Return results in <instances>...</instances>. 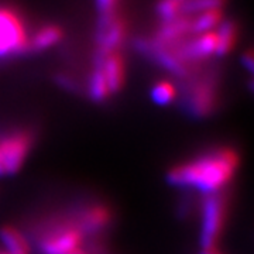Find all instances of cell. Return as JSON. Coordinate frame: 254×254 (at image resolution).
<instances>
[{"label":"cell","instance_id":"1","mask_svg":"<svg viewBox=\"0 0 254 254\" xmlns=\"http://www.w3.org/2000/svg\"><path fill=\"white\" fill-rule=\"evenodd\" d=\"M239 157L232 148H219L193 161L177 165L168 174V181L178 187H190L213 193L232 180Z\"/></svg>","mask_w":254,"mask_h":254},{"label":"cell","instance_id":"2","mask_svg":"<svg viewBox=\"0 0 254 254\" xmlns=\"http://www.w3.org/2000/svg\"><path fill=\"white\" fill-rule=\"evenodd\" d=\"M30 48L27 33L14 11L0 7V58L23 53Z\"/></svg>","mask_w":254,"mask_h":254},{"label":"cell","instance_id":"3","mask_svg":"<svg viewBox=\"0 0 254 254\" xmlns=\"http://www.w3.org/2000/svg\"><path fill=\"white\" fill-rule=\"evenodd\" d=\"M33 137L26 130L9 133L0 138V175H11L24 163Z\"/></svg>","mask_w":254,"mask_h":254},{"label":"cell","instance_id":"4","mask_svg":"<svg viewBox=\"0 0 254 254\" xmlns=\"http://www.w3.org/2000/svg\"><path fill=\"white\" fill-rule=\"evenodd\" d=\"M225 220V200L219 195H210L203 205V222L200 242L203 250L213 249Z\"/></svg>","mask_w":254,"mask_h":254},{"label":"cell","instance_id":"5","mask_svg":"<svg viewBox=\"0 0 254 254\" xmlns=\"http://www.w3.org/2000/svg\"><path fill=\"white\" fill-rule=\"evenodd\" d=\"M83 233L78 226L63 225L51 229L41 239L43 254H66L78 249L82 243Z\"/></svg>","mask_w":254,"mask_h":254},{"label":"cell","instance_id":"6","mask_svg":"<svg viewBox=\"0 0 254 254\" xmlns=\"http://www.w3.org/2000/svg\"><path fill=\"white\" fill-rule=\"evenodd\" d=\"M216 105V82L205 78L190 88L187 98V108L193 116H208Z\"/></svg>","mask_w":254,"mask_h":254},{"label":"cell","instance_id":"7","mask_svg":"<svg viewBox=\"0 0 254 254\" xmlns=\"http://www.w3.org/2000/svg\"><path fill=\"white\" fill-rule=\"evenodd\" d=\"M125 37V26L113 16L100 18L99 24V54L115 53Z\"/></svg>","mask_w":254,"mask_h":254},{"label":"cell","instance_id":"8","mask_svg":"<svg viewBox=\"0 0 254 254\" xmlns=\"http://www.w3.org/2000/svg\"><path fill=\"white\" fill-rule=\"evenodd\" d=\"M112 220L110 210L103 205L95 203L88 205L78 212L76 226L81 229L82 233H98L109 225Z\"/></svg>","mask_w":254,"mask_h":254},{"label":"cell","instance_id":"9","mask_svg":"<svg viewBox=\"0 0 254 254\" xmlns=\"http://www.w3.org/2000/svg\"><path fill=\"white\" fill-rule=\"evenodd\" d=\"M96 65L103 72V76L106 79L110 93L118 92L122 88L123 79H125V66H123L122 57L116 51L110 53V54H99L98 53Z\"/></svg>","mask_w":254,"mask_h":254},{"label":"cell","instance_id":"10","mask_svg":"<svg viewBox=\"0 0 254 254\" xmlns=\"http://www.w3.org/2000/svg\"><path fill=\"white\" fill-rule=\"evenodd\" d=\"M216 33H205L199 34L196 40H192L188 44L181 47L177 57L184 61H195V60H203L213 53H216Z\"/></svg>","mask_w":254,"mask_h":254},{"label":"cell","instance_id":"11","mask_svg":"<svg viewBox=\"0 0 254 254\" xmlns=\"http://www.w3.org/2000/svg\"><path fill=\"white\" fill-rule=\"evenodd\" d=\"M188 30H190V21L187 18L177 17L171 21H167V24L161 28V31L157 36L155 46L165 47L167 44L173 43L174 40H178Z\"/></svg>","mask_w":254,"mask_h":254},{"label":"cell","instance_id":"12","mask_svg":"<svg viewBox=\"0 0 254 254\" xmlns=\"http://www.w3.org/2000/svg\"><path fill=\"white\" fill-rule=\"evenodd\" d=\"M0 237L7 247V254H28V245L26 239L14 227L6 226L0 230Z\"/></svg>","mask_w":254,"mask_h":254},{"label":"cell","instance_id":"13","mask_svg":"<svg viewBox=\"0 0 254 254\" xmlns=\"http://www.w3.org/2000/svg\"><path fill=\"white\" fill-rule=\"evenodd\" d=\"M63 36L61 30L57 26H47L43 27L41 30L37 31V34L33 37L31 43H30V48L33 50H46L48 47L54 46L60 41V38Z\"/></svg>","mask_w":254,"mask_h":254},{"label":"cell","instance_id":"14","mask_svg":"<svg viewBox=\"0 0 254 254\" xmlns=\"http://www.w3.org/2000/svg\"><path fill=\"white\" fill-rule=\"evenodd\" d=\"M154 57L158 63L163 66H165L168 71L177 73V75H185L187 73V66L182 63L181 60L175 55V53H171L168 50H165L164 47L154 46Z\"/></svg>","mask_w":254,"mask_h":254},{"label":"cell","instance_id":"15","mask_svg":"<svg viewBox=\"0 0 254 254\" xmlns=\"http://www.w3.org/2000/svg\"><path fill=\"white\" fill-rule=\"evenodd\" d=\"M216 54L225 55L230 51L236 41V26L232 21H225L220 24L219 31L216 33Z\"/></svg>","mask_w":254,"mask_h":254},{"label":"cell","instance_id":"16","mask_svg":"<svg viewBox=\"0 0 254 254\" xmlns=\"http://www.w3.org/2000/svg\"><path fill=\"white\" fill-rule=\"evenodd\" d=\"M220 21V11L219 10H208L200 13L199 17L195 21H190V31L198 33V34H205L209 33V30L216 27Z\"/></svg>","mask_w":254,"mask_h":254},{"label":"cell","instance_id":"17","mask_svg":"<svg viewBox=\"0 0 254 254\" xmlns=\"http://www.w3.org/2000/svg\"><path fill=\"white\" fill-rule=\"evenodd\" d=\"M89 91H91V96L93 98V100H96V102H102L110 95L106 79H105L103 72L98 65H96V69L92 73Z\"/></svg>","mask_w":254,"mask_h":254},{"label":"cell","instance_id":"18","mask_svg":"<svg viewBox=\"0 0 254 254\" xmlns=\"http://www.w3.org/2000/svg\"><path fill=\"white\" fill-rule=\"evenodd\" d=\"M223 0H188L184 3L181 11L184 13H203L208 10H219Z\"/></svg>","mask_w":254,"mask_h":254},{"label":"cell","instance_id":"19","mask_svg":"<svg viewBox=\"0 0 254 254\" xmlns=\"http://www.w3.org/2000/svg\"><path fill=\"white\" fill-rule=\"evenodd\" d=\"M175 98V88L170 82H158L153 89V99L158 105H168Z\"/></svg>","mask_w":254,"mask_h":254},{"label":"cell","instance_id":"20","mask_svg":"<svg viewBox=\"0 0 254 254\" xmlns=\"http://www.w3.org/2000/svg\"><path fill=\"white\" fill-rule=\"evenodd\" d=\"M98 9H99L102 17L113 16V9L118 3V0H96Z\"/></svg>","mask_w":254,"mask_h":254},{"label":"cell","instance_id":"21","mask_svg":"<svg viewBox=\"0 0 254 254\" xmlns=\"http://www.w3.org/2000/svg\"><path fill=\"white\" fill-rule=\"evenodd\" d=\"M245 63L246 66L249 68V71H252L253 69V55H252V53H247V55L245 57Z\"/></svg>","mask_w":254,"mask_h":254},{"label":"cell","instance_id":"22","mask_svg":"<svg viewBox=\"0 0 254 254\" xmlns=\"http://www.w3.org/2000/svg\"><path fill=\"white\" fill-rule=\"evenodd\" d=\"M66 254H92L91 252H88V250H83L81 247H78V249H75L72 252H69V253Z\"/></svg>","mask_w":254,"mask_h":254},{"label":"cell","instance_id":"23","mask_svg":"<svg viewBox=\"0 0 254 254\" xmlns=\"http://www.w3.org/2000/svg\"><path fill=\"white\" fill-rule=\"evenodd\" d=\"M202 254H219L218 252H215V249H208V250H203Z\"/></svg>","mask_w":254,"mask_h":254},{"label":"cell","instance_id":"24","mask_svg":"<svg viewBox=\"0 0 254 254\" xmlns=\"http://www.w3.org/2000/svg\"><path fill=\"white\" fill-rule=\"evenodd\" d=\"M175 1H177L178 4H181V7H182V4H184V3H187L188 0H175Z\"/></svg>","mask_w":254,"mask_h":254},{"label":"cell","instance_id":"25","mask_svg":"<svg viewBox=\"0 0 254 254\" xmlns=\"http://www.w3.org/2000/svg\"><path fill=\"white\" fill-rule=\"evenodd\" d=\"M0 254H7V253H0Z\"/></svg>","mask_w":254,"mask_h":254}]
</instances>
